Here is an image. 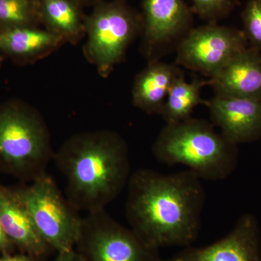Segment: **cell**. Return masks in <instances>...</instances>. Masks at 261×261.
Segmentation results:
<instances>
[{
    "instance_id": "6da1fadb",
    "label": "cell",
    "mask_w": 261,
    "mask_h": 261,
    "mask_svg": "<svg viewBox=\"0 0 261 261\" xmlns=\"http://www.w3.org/2000/svg\"><path fill=\"white\" fill-rule=\"evenodd\" d=\"M130 228L149 247H188L198 236L205 202L201 179L190 170L164 174L140 168L127 185Z\"/></svg>"
},
{
    "instance_id": "7a4b0ae2",
    "label": "cell",
    "mask_w": 261,
    "mask_h": 261,
    "mask_svg": "<svg viewBox=\"0 0 261 261\" xmlns=\"http://www.w3.org/2000/svg\"><path fill=\"white\" fill-rule=\"evenodd\" d=\"M53 161L66 180L65 197L87 214L106 210L132 175L128 144L111 130L72 135L55 152Z\"/></svg>"
},
{
    "instance_id": "3957f363",
    "label": "cell",
    "mask_w": 261,
    "mask_h": 261,
    "mask_svg": "<svg viewBox=\"0 0 261 261\" xmlns=\"http://www.w3.org/2000/svg\"><path fill=\"white\" fill-rule=\"evenodd\" d=\"M159 162L181 164L201 180L227 178L238 164V145L230 142L214 124L205 120L188 118L166 123L152 146Z\"/></svg>"
},
{
    "instance_id": "277c9868",
    "label": "cell",
    "mask_w": 261,
    "mask_h": 261,
    "mask_svg": "<svg viewBox=\"0 0 261 261\" xmlns=\"http://www.w3.org/2000/svg\"><path fill=\"white\" fill-rule=\"evenodd\" d=\"M50 132L32 105L13 99L0 104V173L30 183L53 161Z\"/></svg>"
},
{
    "instance_id": "5b68a950",
    "label": "cell",
    "mask_w": 261,
    "mask_h": 261,
    "mask_svg": "<svg viewBox=\"0 0 261 261\" xmlns=\"http://www.w3.org/2000/svg\"><path fill=\"white\" fill-rule=\"evenodd\" d=\"M34 226L54 251L74 250L82 217L47 173L30 183L11 187Z\"/></svg>"
},
{
    "instance_id": "8992f818",
    "label": "cell",
    "mask_w": 261,
    "mask_h": 261,
    "mask_svg": "<svg viewBox=\"0 0 261 261\" xmlns=\"http://www.w3.org/2000/svg\"><path fill=\"white\" fill-rule=\"evenodd\" d=\"M142 18L123 0L101 3L85 18L84 54L99 75L109 76L142 33Z\"/></svg>"
},
{
    "instance_id": "52a82bcc",
    "label": "cell",
    "mask_w": 261,
    "mask_h": 261,
    "mask_svg": "<svg viewBox=\"0 0 261 261\" xmlns=\"http://www.w3.org/2000/svg\"><path fill=\"white\" fill-rule=\"evenodd\" d=\"M74 250L84 261H162L159 250L149 247L106 210L82 217Z\"/></svg>"
},
{
    "instance_id": "ba28073f",
    "label": "cell",
    "mask_w": 261,
    "mask_h": 261,
    "mask_svg": "<svg viewBox=\"0 0 261 261\" xmlns=\"http://www.w3.org/2000/svg\"><path fill=\"white\" fill-rule=\"evenodd\" d=\"M247 47L243 30L210 23L192 28L182 38L176 64L211 79Z\"/></svg>"
},
{
    "instance_id": "9c48e42d",
    "label": "cell",
    "mask_w": 261,
    "mask_h": 261,
    "mask_svg": "<svg viewBox=\"0 0 261 261\" xmlns=\"http://www.w3.org/2000/svg\"><path fill=\"white\" fill-rule=\"evenodd\" d=\"M142 1L141 50L149 63L176 47L192 28V18L185 0Z\"/></svg>"
},
{
    "instance_id": "30bf717a",
    "label": "cell",
    "mask_w": 261,
    "mask_h": 261,
    "mask_svg": "<svg viewBox=\"0 0 261 261\" xmlns=\"http://www.w3.org/2000/svg\"><path fill=\"white\" fill-rule=\"evenodd\" d=\"M167 261H261L256 218L252 214L243 215L224 238L205 247H185Z\"/></svg>"
},
{
    "instance_id": "8fae6325",
    "label": "cell",
    "mask_w": 261,
    "mask_h": 261,
    "mask_svg": "<svg viewBox=\"0 0 261 261\" xmlns=\"http://www.w3.org/2000/svg\"><path fill=\"white\" fill-rule=\"evenodd\" d=\"M205 105L214 126L230 142L238 145L261 138V98L215 94Z\"/></svg>"
},
{
    "instance_id": "7c38bea8",
    "label": "cell",
    "mask_w": 261,
    "mask_h": 261,
    "mask_svg": "<svg viewBox=\"0 0 261 261\" xmlns=\"http://www.w3.org/2000/svg\"><path fill=\"white\" fill-rule=\"evenodd\" d=\"M0 221L8 238L20 252L44 260L54 251L34 226L28 211L11 187L0 185Z\"/></svg>"
},
{
    "instance_id": "4fadbf2b",
    "label": "cell",
    "mask_w": 261,
    "mask_h": 261,
    "mask_svg": "<svg viewBox=\"0 0 261 261\" xmlns=\"http://www.w3.org/2000/svg\"><path fill=\"white\" fill-rule=\"evenodd\" d=\"M261 51L247 47L209 80L214 93L261 98Z\"/></svg>"
},
{
    "instance_id": "5bb4252c",
    "label": "cell",
    "mask_w": 261,
    "mask_h": 261,
    "mask_svg": "<svg viewBox=\"0 0 261 261\" xmlns=\"http://www.w3.org/2000/svg\"><path fill=\"white\" fill-rule=\"evenodd\" d=\"M65 44L62 38L38 27L0 30V54L20 64L40 61Z\"/></svg>"
},
{
    "instance_id": "9a60e30c",
    "label": "cell",
    "mask_w": 261,
    "mask_h": 261,
    "mask_svg": "<svg viewBox=\"0 0 261 261\" xmlns=\"http://www.w3.org/2000/svg\"><path fill=\"white\" fill-rule=\"evenodd\" d=\"M183 72L176 64L149 62L135 77L132 104L148 115H161L171 86Z\"/></svg>"
},
{
    "instance_id": "2e32d148",
    "label": "cell",
    "mask_w": 261,
    "mask_h": 261,
    "mask_svg": "<svg viewBox=\"0 0 261 261\" xmlns=\"http://www.w3.org/2000/svg\"><path fill=\"white\" fill-rule=\"evenodd\" d=\"M37 1L41 23L65 44H76L85 37V18L77 0Z\"/></svg>"
},
{
    "instance_id": "e0dca14e",
    "label": "cell",
    "mask_w": 261,
    "mask_h": 261,
    "mask_svg": "<svg viewBox=\"0 0 261 261\" xmlns=\"http://www.w3.org/2000/svg\"><path fill=\"white\" fill-rule=\"evenodd\" d=\"M207 84L208 82L200 79L187 82L182 73L171 86L160 116L166 123H176L191 118L197 106L205 104L201 97V92Z\"/></svg>"
},
{
    "instance_id": "ac0fdd59",
    "label": "cell",
    "mask_w": 261,
    "mask_h": 261,
    "mask_svg": "<svg viewBox=\"0 0 261 261\" xmlns=\"http://www.w3.org/2000/svg\"><path fill=\"white\" fill-rule=\"evenodd\" d=\"M39 23L37 0H0V30L38 27Z\"/></svg>"
},
{
    "instance_id": "d6986e66",
    "label": "cell",
    "mask_w": 261,
    "mask_h": 261,
    "mask_svg": "<svg viewBox=\"0 0 261 261\" xmlns=\"http://www.w3.org/2000/svg\"><path fill=\"white\" fill-rule=\"evenodd\" d=\"M248 47L261 51V0H249L242 13Z\"/></svg>"
},
{
    "instance_id": "ffe728a7",
    "label": "cell",
    "mask_w": 261,
    "mask_h": 261,
    "mask_svg": "<svg viewBox=\"0 0 261 261\" xmlns=\"http://www.w3.org/2000/svg\"><path fill=\"white\" fill-rule=\"evenodd\" d=\"M237 0H192L194 11L201 18L215 23L233 10Z\"/></svg>"
},
{
    "instance_id": "44dd1931",
    "label": "cell",
    "mask_w": 261,
    "mask_h": 261,
    "mask_svg": "<svg viewBox=\"0 0 261 261\" xmlns=\"http://www.w3.org/2000/svg\"><path fill=\"white\" fill-rule=\"evenodd\" d=\"M15 250L16 249L5 233L3 225L0 221V255L15 253Z\"/></svg>"
},
{
    "instance_id": "7402d4cb",
    "label": "cell",
    "mask_w": 261,
    "mask_h": 261,
    "mask_svg": "<svg viewBox=\"0 0 261 261\" xmlns=\"http://www.w3.org/2000/svg\"><path fill=\"white\" fill-rule=\"evenodd\" d=\"M0 261H44V260L19 252V253L0 255Z\"/></svg>"
},
{
    "instance_id": "603a6c76",
    "label": "cell",
    "mask_w": 261,
    "mask_h": 261,
    "mask_svg": "<svg viewBox=\"0 0 261 261\" xmlns=\"http://www.w3.org/2000/svg\"><path fill=\"white\" fill-rule=\"evenodd\" d=\"M53 261H84L80 254L75 250L62 252H57L56 257Z\"/></svg>"
},
{
    "instance_id": "cb8c5ba5",
    "label": "cell",
    "mask_w": 261,
    "mask_h": 261,
    "mask_svg": "<svg viewBox=\"0 0 261 261\" xmlns=\"http://www.w3.org/2000/svg\"><path fill=\"white\" fill-rule=\"evenodd\" d=\"M4 56H2V55L0 54V68H2V65H3V61H4Z\"/></svg>"
},
{
    "instance_id": "d4e9b609",
    "label": "cell",
    "mask_w": 261,
    "mask_h": 261,
    "mask_svg": "<svg viewBox=\"0 0 261 261\" xmlns=\"http://www.w3.org/2000/svg\"><path fill=\"white\" fill-rule=\"evenodd\" d=\"M77 1H78V2H79V0H77Z\"/></svg>"
}]
</instances>
